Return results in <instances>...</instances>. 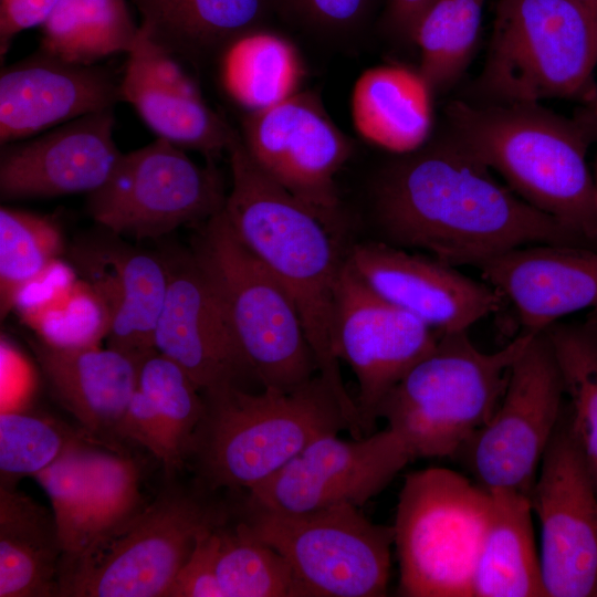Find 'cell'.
<instances>
[{
  "label": "cell",
  "instance_id": "cell-1",
  "mask_svg": "<svg viewBox=\"0 0 597 597\" xmlns=\"http://www.w3.org/2000/svg\"><path fill=\"white\" fill-rule=\"evenodd\" d=\"M444 136L397 155L373 185L374 217L386 243L418 249L453 266L531 244L586 247Z\"/></svg>",
  "mask_w": 597,
  "mask_h": 597
},
{
  "label": "cell",
  "instance_id": "cell-2",
  "mask_svg": "<svg viewBox=\"0 0 597 597\" xmlns=\"http://www.w3.org/2000/svg\"><path fill=\"white\" fill-rule=\"evenodd\" d=\"M227 153L231 188L222 211L242 243L263 263L294 303L317 366L349 422L363 436L355 399L344 385L334 346L336 286L344 261L333 231L306 205L270 179L233 129Z\"/></svg>",
  "mask_w": 597,
  "mask_h": 597
},
{
  "label": "cell",
  "instance_id": "cell-3",
  "mask_svg": "<svg viewBox=\"0 0 597 597\" xmlns=\"http://www.w3.org/2000/svg\"><path fill=\"white\" fill-rule=\"evenodd\" d=\"M443 135L498 172L521 199L597 249V203L587 163L591 144L578 123L540 103L451 101Z\"/></svg>",
  "mask_w": 597,
  "mask_h": 597
},
{
  "label": "cell",
  "instance_id": "cell-4",
  "mask_svg": "<svg viewBox=\"0 0 597 597\" xmlns=\"http://www.w3.org/2000/svg\"><path fill=\"white\" fill-rule=\"evenodd\" d=\"M205 412L187 458L207 490H247L269 479L306 446L350 432L341 405L315 375L291 389L228 387L202 395Z\"/></svg>",
  "mask_w": 597,
  "mask_h": 597
},
{
  "label": "cell",
  "instance_id": "cell-5",
  "mask_svg": "<svg viewBox=\"0 0 597 597\" xmlns=\"http://www.w3.org/2000/svg\"><path fill=\"white\" fill-rule=\"evenodd\" d=\"M532 335L521 333L486 353L468 331L438 334L432 350L385 396L377 418L387 421L413 460L458 454L493 416L511 367Z\"/></svg>",
  "mask_w": 597,
  "mask_h": 597
},
{
  "label": "cell",
  "instance_id": "cell-6",
  "mask_svg": "<svg viewBox=\"0 0 597 597\" xmlns=\"http://www.w3.org/2000/svg\"><path fill=\"white\" fill-rule=\"evenodd\" d=\"M597 18L574 0H499L469 102L585 104L597 94Z\"/></svg>",
  "mask_w": 597,
  "mask_h": 597
},
{
  "label": "cell",
  "instance_id": "cell-7",
  "mask_svg": "<svg viewBox=\"0 0 597 597\" xmlns=\"http://www.w3.org/2000/svg\"><path fill=\"white\" fill-rule=\"evenodd\" d=\"M229 519L226 506L170 485L82 549L63 555L59 597H166L198 537Z\"/></svg>",
  "mask_w": 597,
  "mask_h": 597
},
{
  "label": "cell",
  "instance_id": "cell-8",
  "mask_svg": "<svg viewBox=\"0 0 597 597\" xmlns=\"http://www.w3.org/2000/svg\"><path fill=\"white\" fill-rule=\"evenodd\" d=\"M191 253L218 294L262 388L291 390L317 375L294 303L237 237L222 209L200 223Z\"/></svg>",
  "mask_w": 597,
  "mask_h": 597
},
{
  "label": "cell",
  "instance_id": "cell-9",
  "mask_svg": "<svg viewBox=\"0 0 597 597\" xmlns=\"http://www.w3.org/2000/svg\"><path fill=\"white\" fill-rule=\"evenodd\" d=\"M491 504L489 492L457 471L431 467L409 473L392 525L399 595L473 596Z\"/></svg>",
  "mask_w": 597,
  "mask_h": 597
},
{
  "label": "cell",
  "instance_id": "cell-10",
  "mask_svg": "<svg viewBox=\"0 0 597 597\" xmlns=\"http://www.w3.org/2000/svg\"><path fill=\"white\" fill-rule=\"evenodd\" d=\"M352 504L282 512L243 502L241 520L289 563L301 597L387 594L394 527Z\"/></svg>",
  "mask_w": 597,
  "mask_h": 597
},
{
  "label": "cell",
  "instance_id": "cell-11",
  "mask_svg": "<svg viewBox=\"0 0 597 597\" xmlns=\"http://www.w3.org/2000/svg\"><path fill=\"white\" fill-rule=\"evenodd\" d=\"M564 398L551 343L544 332L533 334L511 367L493 416L459 452L474 482L489 493L531 496Z\"/></svg>",
  "mask_w": 597,
  "mask_h": 597
},
{
  "label": "cell",
  "instance_id": "cell-12",
  "mask_svg": "<svg viewBox=\"0 0 597 597\" xmlns=\"http://www.w3.org/2000/svg\"><path fill=\"white\" fill-rule=\"evenodd\" d=\"M227 198L212 163L199 166L166 139L123 154L106 182L87 195V212L116 235L164 237L219 212Z\"/></svg>",
  "mask_w": 597,
  "mask_h": 597
},
{
  "label": "cell",
  "instance_id": "cell-13",
  "mask_svg": "<svg viewBox=\"0 0 597 597\" xmlns=\"http://www.w3.org/2000/svg\"><path fill=\"white\" fill-rule=\"evenodd\" d=\"M548 597H597V484L566 408L531 493Z\"/></svg>",
  "mask_w": 597,
  "mask_h": 597
},
{
  "label": "cell",
  "instance_id": "cell-14",
  "mask_svg": "<svg viewBox=\"0 0 597 597\" xmlns=\"http://www.w3.org/2000/svg\"><path fill=\"white\" fill-rule=\"evenodd\" d=\"M239 134L255 165L333 231L339 220L336 176L353 144L317 95L300 91L272 107L247 113Z\"/></svg>",
  "mask_w": 597,
  "mask_h": 597
},
{
  "label": "cell",
  "instance_id": "cell-15",
  "mask_svg": "<svg viewBox=\"0 0 597 597\" xmlns=\"http://www.w3.org/2000/svg\"><path fill=\"white\" fill-rule=\"evenodd\" d=\"M333 334L337 358L356 377L362 432L371 434L380 402L432 350L438 334L374 292L346 260L336 286Z\"/></svg>",
  "mask_w": 597,
  "mask_h": 597
},
{
  "label": "cell",
  "instance_id": "cell-16",
  "mask_svg": "<svg viewBox=\"0 0 597 597\" xmlns=\"http://www.w3.org/2000/svg\"><path fill=\"white\" fill-rule=\"evenodd\" d=\"M412 460L405 442L389 428L349 440L326 434L247 491L244 501L282 512L341 504L362 507Z\"/></svg>",
  "mask_w": 597,
  "mask_h": 597
},
{
  "label": "cell",
  "instance_id": "cell-17",
  "mask_svg": "<svg viewBox=\"0 0 597 597\" xmlns=\"http://www.w3.org/2000/svg\"><path fill=\"white\" fill-rule=\"evenodd\" d=\"M168 287L155 348L177 363L202 395L255 380L223 305L193 254L165 258ZM243 388V387H242Z\"/></svg>",
  "mask_w": 597,
  "mask_h": 597
},
{
  "label": "cell",
  "instance_id": "cell-18",
  "mask_svg": "<svg viewBox=\"0 0 597 597\" xmlns=\"http://www.w3.org/2000/svg\"><path fill=\"white\" fill-rule=\"evenodd\" d=\"M346 261L374 292L437 334L468 331L502 307L503 295L489 283L384 241L355 245Z\"/></svg>",
  "mask_w": 597,
  "mask_h": 597
},
{
  "label": "cell",
  "instance_id": "cell-19",
  "mask_svg": "<svg viewBox=\"0 0 597 597\" xmlns=\"http://www.w3.org/2000/svg\"><path fill=\"white\" fill-rule=\"evenodd\" d=\"M113 108L84 115L39 136L1 145L2 200L87 195L103 186L123 153Z\"/></svg>",
  "mask_w": 597,
  "mask_h": 597
},
{
  "label": "cell",
  "instance_id": "cell-20",
  "mask_svg": "<svg viewBox=\"0 0 597 597\" xmlns=\"http://www.w3.org/2000/svg\"><path fill=\"white\" fill-rule=\"evenodd\" d=\"M121 101V82L107 70L39 49L1 71L0 144L34 137Z\"/></svg>",
  "mask_w": 597,
  "mask_h": 597
},
{
  "label": "cell",
  "instance_id": "cell-21",
  "mask_svg": "<svg viewBox=\"0 0 597 597\" xmlns=\"http://www.w3.org/2000/svg\"><path fill=\"white\" fill-rule=\"evenodd\" d=\"M479 269L513 304L522 333H541L566 315L597 307L594 248L531 244L499 254Z\"/></svg>",
  "mask_w": 597,
  "mask_h": 597
},
{
  "label": "cell",
  "instance_id": "cell-22",
  "mask_svg": "<svg viewBox=\"0 0 597 597\" xmlns=\"http://www.w3.org/2000/svg\"><path fill=\"white\" fill-rule=\"evenodd\" d=\"M30 346L52 396L82 434L124 451L119 427L137 389L140 363L101 345L57 346L36 336Z\"/></svg>",
  "mask_w": 597,
  "mask_h": 597
},
{
  "label": "cell",
  "instance_id": "cell-23",
  "mask_svg": "<svg viewBox=\"0 0 597 597\" xmlns=\"http://www.w3.org/2000/svg\"><path fill=\"white\" fill-rule=\"evenodd\" d=\"M139 29L163 50L201 69L242 35L263 28L279 0H129Z\"/></svg>",
  "mask_w": 597,
  "mask_h": 597
},
{
  "label": "cell",
  "instance_id": "cell-24",
  "mask_svg": "<svg viewBox=\"0 0 597 597\" xmlns=\"http://www.w3.org/2000/svg\"><path fill=\"white\" fill-rule=\"evenodd\" d=\"M433 94L419 72L401 64L365 70L350 95V115L358 135L395 155L418 150L433 127Z\"/></svg>",
  "mask_w": 597,
  "mask_h": 597
},
{
  "label": "cell",
  "instance_id": "cell-25",
  "mask_svg": "<svg viewBox=\"0 0 597 597\" xmlns=\"http://www.w3.org/2000/svg\"><path fill=\"white\" fill-rule=\"evenodd\" d=\"M111 265L92 285L112 311L106 346L138 363L156 352L155 333L165 304L168 269L165 258L129 248L104 252Z\"/></svg>",
  "mask_w": 597,
  "mask_h": 597
},
{
  "label": "cell",
  "instance_id": "cell-26",
  "mask_svg": "<svg viewBox=\"0 0 597 597\" xmlns=\"http://www.w3.org/2000/svg\"><path fill=\"white\" fill-rule=\"evenodd\" d=\"M62 555L52 512L0 486V597H59Z\"/></svg>",
  "mask_w": 597,
  "mask_h": 597
},
{
  "label": "cell",
  "instance_id": "cell-27",
  "mask_svg": "<svg viewBox=\"0 0 597 597\" xmlns=\"http://www.w3.org/2000/svg\"><path fill=\"white\" fill-rule=\"evenodd\" d=\"M474 573L475 597L546 596L531 496L495 492Z\"/></svg>",
  "mask_w": 597,
  "mask_h": 597
},
{
  "label": "cell",
  "instance_id": "cell-28",
  "mask_svg": "<svg viewBox=\"0 0 597 597\" xmlns=\"http://www.w3.org/2000/svg\"><path fill=\"white\" fill-rule=\"evenodd\" d=\"M228 96L247 113L262 111L300 92L305 67L296 46L265 29L235 40L218 62Z\"/></svg>",
  "mask_w": 597,
  "mask_h": 597
},
{
  "label": "cell",
  "instance_id": "cell-29",
  "mask_svg": "<svg viewBox=\"0 0 597 597\" xmlns=\"http://www.w3.org/2000/svg\"><path fill=\"white\" fill-rule=\"evenodd\" d=\"M122 101L129 103L158 136L182 149L199 151L210 161L227 151L232 128L202 96L164 88L126 64Z\"/></svg>",
  "mask_w": 597,
  "mask_h": 597
},
{
  "label": "cell",
  "instance_id": "cell-30",
  "mask_svg": "<svg viewBox=\"0 0 597 597\" xmlns=\"http://www.w3.org/2000/svg\"><path fill=\"white\" fill-rule=\"evenodd\" d=\"M41 27L40 50L81 65L128 54L139 28L127 0H60Z\"/></svg>",
  "mask_w": 597,
  "mask_h": 597
},
{
  "label": "cell",
  "instance_id": "cell-31",
  "mask_svg": "<svg viewBox=\"0 0 597 597\" xmlns=\"http://www.w3.org/2000/svg\"><path fill=\"white\" fill-rule=\"evenodd\" d=\"M484 0H434L418 20L411 41L419 72L434 93L453 85L469 65L479 40Z\"/></svg>",
  "mask_w": 597,
  "mask_h": 597
},
{
  "label": "cell",
  "instance_id": "cell-32",
  "mask_svg": "<svg viewBox=\"0 0 597 597\" xmlns=\"http://www.w3.org/2000/svg\"><path fill=\"white\" fill-rule=\"evenodd\" d=\"M64 242L52 219L33 212L0 209V315L14 310L24 291L57 263Z\"/></svg>",
  "mask_w": 597,
  "mask_h": 597
},
{
  "label": "cell",
  "instance_id": "cell-33",
  "mask_svg": "<svg viewBox=\"0 0 597 597\" xmlns=\"http://www.w3.org/2000/svg\"><path fill=\"white\" fill-rule=\"evenodd\" d=\"M216 570L224 597H301L286 559L243 520L214 530Z\"/></svg>",
  "mask_w": 597,
  "mask_h": 597
},
{
  "label": "cell",
  "instance_id": "cell-34",
  "mask_svg": "<svg viewBox=\"0 0 597 597\" xmlns=\"http://www.w3.org/2000/svg\"><path fill=\"white\" fill-rule=\"evenodd\" d=\"M553 349L567 398V417L597 484V333L583 324L543 331Z\"/></svg>",
  "mask_w": 597,
  "mask_h": 597
},
{
  "label": "cell",
  "instance_id": "cell-35",
  "mask_svg": "<svg viewBox=\"0 0 597 597\" xmlns=\"http://www.w3.org/2000/svg\"><path fill=\"white\" fill-rule=\"evenodd\" d=\"M85 467L87 505L80 549L144 506L138 465L124 451L90 443Z\"/></svg>",
  "mask_w": 597,
  "mask_h": 597
},
{
  "label": "cell",
  "instance_id": "cell-36",
  "mask_svg": "<svg viewBox=\"0 0 597 597\" xmlns=\"http://www.w3.org/2000/svg\"><path fill=\"white\" fill-rule=\"evenodd\" d=\"M82 440L87 439L81 432L48 416L18 408L1 411L0 486L17 488L22 478L34 476Z\"/></svg>",
  "mask_w": 597,
  "mask_h": 597
},
{
  "label": "cell",
  "instance_id": "cell-37",
  "mask_svg": "<svg viewBox=\"0 0 597 597\" xmlns=\"http://www.w3.org/2000/svg\"><path fill=\"white\" fill-rule=\"evenodd\" d=\"M137 388L163 416L187 458L205 412L199 388L177 363L157 350L142 362Z\"/></svg>",
  "mask_w": 597,
  "mask_h": 597
},
{
  "label": "cell",
  "instance_id": "cell-38",
  "mask_svg": "<svg viewBox=\"0 0 597 597\" xmlns=\"http://www.w3.org/2000/svg\"><path fill=\"white\" fill-rule=\"evenodd\" d=\"M90 443L87 440L75 443L34 475L50 500L63 555L78 551L82 545L87 505L85 454Z\"/></svg>",
  "mask_w": 597,
  "mask_h": 597
},
{
  "label": "cell",
  "instance_id": "cell-39",
  "mask_svg": "<svg viewBox=\"0 0 597 597\" xmlns=\"http://www.w3.org/2000/svg\"><path fill=\"white\" fill-rule=\"evenodd\" d=\"M121 439L135 441L147 449L171 476L186 460L171 429L151 401L137 388L119 427Z\"/></svg>",
  "mask_w": 597,
  "mask_h": 597
},
{
  "label": "cell",
  "instance_id": "cell-40",
  "mask_svg": "<svg viewBox=\"0 0 597 597\" xmlns=\"http://www.w3.org/2000/svg\"><path fill=\"white\" fill-rule=\"evenodd\" d=\"M375 0H279L280 8L315 30L348 33L362 25Z\"/></svg>",
  "mask_w": 597,
  "mask_h": 597
},
{
  "label": "cell",
  "instance_id": "cell-41",
  "mask_svg": "<svg viewBox=\"0 0 597 597\" xmlns=\"http://www.w3.org/2000/svg\"><path fill=\"white\" fill-rule=\"evenodd\" d=\"M216 527L198 537L166 597H224L216 570Z\"/></svg>",
  "mask_w": 597,
  "mask_h": 597
},
{
  "label": "cell",
  "instance_id": "cell-42",
  "mask_svg": "<svg viewBox=\"0 0 597 597\" xmlns=\"http://www.w3.org/2000/svg\"><path fill=\"white\" fill-rule=\"evenodd\" d=\"M127 63L164 88L189 96H202L198 84L184 70L180 61L151 42L139 28Z\"/></svg>",
  "mask_w": 597,
  "mask_h": 597
},
{
  "label": "cell",
  "instance_id": "cell-43",
  "mask_svg": "<svg viewBox=\"0 0 597 597\" xmlns=\"http://www.w3.org/2000/svg\"><path fill=\"white\" fill-rule=\"evenodd\" d=\"M60 0H0V54L10 49L13 38L41 25Z\"/></svg>",
  "mask_w": 597,
  "mask_h": 597
},
{
  "label": "cell",
  "instance_id": "cell-44",
  "mask_svg": "<svg viewBox=\"0 0 597 597\" xmlns=\"http://www.w3.org/2000/svg\"><path fill=\"white\" fill-rule=\"evenodd\" d=\"M434 0H387L384 25L394 36L411 41L413 29Z\"/></svg>",
  "mask_w": 597,
  "mask_h": 597
},
{
  "label": "cell",
  "instance_id": "cell-45",
  "mask_svg": "<svg viewBox=\"0 0 597 597\" xmlns=\"http://www.w3.org/2000/svg\"><path fill=\"white\" fill-rule=\"evenodd\" d=\"M574 119L582 127L590 143L597 140V94L585 104H580L574 114Z\"/></svg>",
  "mask_w": 597,
  "mask_h": 597
},
{
  "label": "cell",
  "instance_id": "cell-46",
  "mask_svg": "<svg viewBox=\"0 0 597 597\" xmlns=\"http://www.w3.org/2000/svg\"><path fill=\"white\" fill-rule=\"evenodd\" d=\"M595 18H597V0H574Z\"/></svg>",
  "mask_w": 597,
  "mask_h": 597
},
{
  "label": "cell",
  "instance_id": "cell-47",
  "mask_svg": "<svg viewBox=\"0 0 597 597\" xmlns=\"http://www.w3.org/2000/svg\"><path fill=\"white\" fill-rule=\"evenodd\" d=\"M587 322L594 327L597 333V307L590 311L589 316L587 317Z\"/></svg>",
  "mask_w": 597,
  "mask_h": 597
},
{
  "label": "cell",
  "instance_id": "cell-48",
  "mask_svg": "<svg viewBox=\"0 0 597 597\" xmlns=\"http://www.w3.org/2000/svg\"><path fill=\"white\" fill-rule=\"evenodd\" d=\"M593 178H594L595 197H596V203H597V156L595 160Z\"/></svg>",
  "mask_w": 597,
  "mask_h": 597
}]
</instances>
